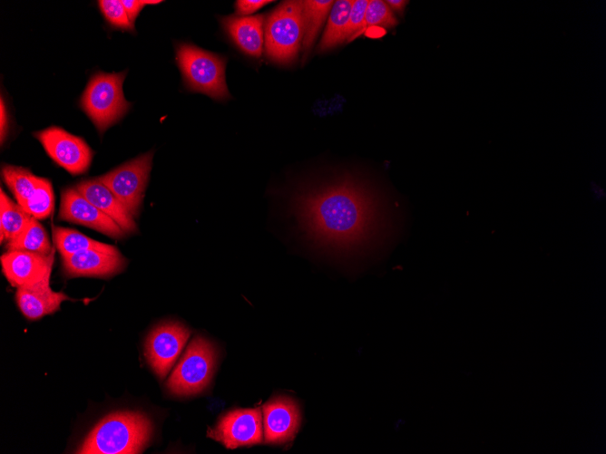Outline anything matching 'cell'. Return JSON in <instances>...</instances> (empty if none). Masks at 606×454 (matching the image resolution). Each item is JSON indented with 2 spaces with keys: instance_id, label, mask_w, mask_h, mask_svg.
Wrapping results in <instances>:
<instances>
[{
  "instance_id": "obj_20",
  "label": "cell",
  "mask_w": 606,
  "mask_h": 454,
  "mask_svg": "<svg viewBox=\"0 0 606 454\" xmlns=\"http://www.w3.org/2000/svg\"><path fill=\"white\" fill-rule=\"evenodd\" d=\"M352 4V0L334 2L326 30L318 44V52H326L346 41V31Z\"/></svg>"
},
{
  "instance_id": "obj_5",
  "label": "cell",
  "mask_w": 606,
  "mask_h": 454,
  "mask_svg": "<svg viewBox=\"0 0 606 454\" xmlns=\"http://www.w3.org/2000/svg\"><path fill=\"white\" fill-rule=\"evenodd\" d=\"M304 36L302 1H284L269 15L265 24V50L278 63H291L298 55Z\"/></svg>"
},
{
  "instance_id": "obj_18",
  "label": "cell",
  "mask_w": 606,
  "mask_h": 454,
  "mask_svg": "<svg viewBox=\"0 0 606 454\" xmlns=\"http://www.w3.org/2000/svg\"><path fill=\"white\" fill-rule=\"evenodd\" d=\"M53 237L54 246L62 256L88 249L114 256L121 254L116 246L93 240L74 229L54 227Z\"/></svg>"
},
{
  "instance_id": "obj_25",
  "label": "cell",
  "mask_w": 606,
  "mask_h": 454,
  "mask_svg": "<svg viewBox=\"0 0 606 454\" xmlns=\"http://www.w3.org/2000/svg\"><path fill=\"white\" fill-rule=\"evenodd\" d=\"M98 5L111 25L127 31H134V24L130 21L122 1L101 0Z\"/></svg>"
},
{
  "instance_id": "obj_13",
  "label": "cell",
  "mask_w": 606,
  "mask_h": 454,
  "mask_svg": "<svg viewBox=\"0 0 606 454\" xmlns=\"http://www.w3.org/2000/svg\"><path fill=\"white\" fill-rule=\"evenodd\" d=\"M300 421L299 408L293 400L278 397L269 401L263 406L265 442L281 444L291 440Z\"/></svg>"
},
{
  "instance_id": "obj_3",
  "label": "cell",
  "mask_w": 606,
  "mask_h": 454,
  "mask_svg": "<svg viewBox=\"0 0 606 454\" xmlns=\"http://www.w3.org/2000/svg\"><path fill=\"white\" fill-rule=\"evenodd\" d=\"M176 60L186 87L222 101L230 98L225 79L226 59L196 45L181 43Z\"/></svg>"
},
{
  "instance_id": "obj_17",
  "label": "cell",
  "mask_w": 606,
  "mask_h": 454,
  "mask_svg": "<svg viewBox=\"0 0 606 454\" xmlns=\"http://www.w3.org/2000/svg\"><path fill=\"white\" fill-rule=\"evenodd\" d=\"M221 24L235 44L246 54L259 57L264 43V17L225 16Z\"/></svg>"
},
{
  "instance_id": "obj_12",
  "label": "cell",
  "mask_w": 606,
  "mask_h": 454,
  "mask_svg": "<svg viewBox=\"0 0 606 454\" xmlns=\"http://www.w3.org/2000/svg\"><path fill=\"white\" fill-rule=\"evenodd\" d=\"M54 249L50 254L22 250H7L1 256L3 273L14 287L35 284L51 275L54 260Z\"/></svg>"
},
{
  "instance_id": "obj_14",
  "label": "cell",
  "mask_w": 606,
  "mask_h": 454,
  "mask_svg": "<svg viewBox=\"0 0 606 454\" xmlns=\"http://www.w3.org/2000/svg\"><path fill=\"white\" fill-rule=\"evenodd\" d=\"M66 276H88L110 278L121 273L127 261L120 255H110L99 250L88 249L62 256Z\"/></svg>"
},
{
  "instance_id": "obj_1",
  "label": "cell",
  "mask_w": 606,
  "mask_h": 454,
  "mask_svg": "<svg viewBox=\"0 0 606 454\" xmlns=\"http://www.w3.org/2000/svg\"><path fill=\"white\" fill-rule=\"evenodd\" d=\"M294 208L307 235L324 246L358 245L376 234L381 223L373 197L348 179L301 193Z\"/></svg>"
},
{
  "instance_id": "obj_28",
  "label": "cell",
  "mask_w": 606,
  "mask_h": 454,
  "mask_svg": "<svg viewBox=\"0 0 606 454\" xmlns=\"http://www.w3.org/2000/svg\"><path fill=\"white\" fill-rule=\"evenodd\" d=\"M272 1L267 0H239L235 3L237 14L240 15L250 14Z\"/></svg>"
},
{
  "instance_id": "obj_7",
  "label": "cell",
  "mask_w": 606,
  "mask_h": 454,
  "mask_svg": "<svg viewBox=\"0 0 606 454\" xmlns=\"http://www.w3.org/2000/svg\"><path fill=\"white\" fill-rule=\"evenodd\" d=\"M153 151L127 161L99 177L135 218L139 216L149 180Z\"/></svg>"
},
{
  "instance_id": "obj_11",
  "label": "cell",
  "mask_w": 606,
  "mask_h": 454,
  "mask_svg": "<svg viewBox=\"0 0 606 454\" xmlns=\"http://www.w3.org/2000/svg\"><path fill=\"white\" fill-rule=\"evenodd\" d=\"M59 219L83 225L112 238L127 235L111 217L86 199L75 188L63 190Z\"/></svg>"
},
{
  "instance_id": "obj_16",
  "label": "cell",
  "mask_w": 606,
  "mask_h": 454,
  "mask_svg": "<svg viewBox=\"0 0 606 454\" xmlns=\"http://www.w3.org/2000/svg\"><path fill=\"white\" fill-rule=\"evenodd\" d=\"M75 188L93 205L115 221L126 234L137 231L134 217L99 179H83Z\"/></svg>"
},
{
  "instance_id": "obj_29",
  "label": "cell",
  "mask_w": 606,
  "mask_h": 454,
  "mask_svg": "<svg viewBox=\"0 0 606 454\" xmlns=\"http://www.w3.org/2000/svg\"><path fill=\"white\" fill-rule=\"evenodd\" d=\"M0 132H1V142L4 141L5 136L6 135L7 132V128H8V118H7V112L5 109V105L4 103L3 98H1V105H0Z\"/></svg>"
},
{
  "instance_id": "obj_24",
  "label": "cell",
  "mask_w": 606,
  "mask_h": 454,
  "mask_svg": "<svg viewBox=\"0 0 606 454\" xmlns=\"http://www.w3.org/2000/svg\"><path fill=\"white\" fill-rule=\"evenodd\" d=\"M396 24L397 20L386 1H369L362 24V31L369 26L380 25L386 28H390Z\"/></svg>"
},
{
  "instance_id": "obj_22",
  "label": "cell",
  "mask_w": 606,
  "mask_h": 454,
  "mask_svg": "<svg viewBox=\"0 0 606 454\" xmlns=\"http://www.w3.org/2000/svg\"><path fill=\"white\" fill-rule=\"evenodd\" d=\"M334 4L331 0H305L303 5L304 36L302 49L307 56Z\"/></svg>"
},
{
  "instance_id": "obj_26",
  "label": "cell",
  "mask_w": 606,
  "mask_h": 454,
  "mask_svg": "<svg viewBox=\"0 0 606 454\" xmlns=\"http://www.w3.org/2000/svg\"><path fill=\"white\" fill-rule=\"evenodd\" d=\"M368 3V0L353 1L346 31V41L347 39L348 41L352 40L356 35L361 33Z\"/></svg>"
},
{
  "instance_id": "obj_21",
  "label": "cell",
  "mask_w": 606,
  "mask_h": 454,
  "mask_svg": "<svg viewBox=\"0 0 606 454\" xmlns=\"http://www.w3.org/2000/svg\"><path fill=\"white\" fill-rule=\"evenodd\" d=\"M0 198V237L1 242L7 243L24 231L33 217L10 199L2 188Z\"/></svg>"
},
{
  "instance_id": "obj_19",
  "label": "cell",
  "mask_w": 606,
  "mask_h": 454,
  "mask_svg": "<svg viewBox=\"0 0 606 454\" xmlns=\"http://www.w3.org/2000/svg\"><path fill=\"white\" fill-rule=\"evenodd\" d=\"M2 174L17 204L22 208L35 197L46 179L34 176L26 169L12 165L4 166Z\"/></svg>"
},
{
  "instance_id": "obj_15",
  "label": "cell",
  "mask_w": 606,
  "mask_h": 454,
  "mask_svg": "<svg viewBox=\"0 0 606 454\" xmlns=\"http://www.w3.org/2000/svg\"><path fill=\"white\" fill-rule=\"evenodd\" d=\"M50 275L29 285L17 288L16 304L29 320H37L59 310L64 301L73 300L63 292H54L50 287Z\"/></svg>"
},
{
  "instance_id": "obj_23",
  "label": "cell",
  "mask_w": 606,
  "mask_h": 454,
  "mask_svg": "<svg viewBox=\"0 0 606 454\" xmlns=\"http://www.w3.org/2000/svg\"><path fill=\"white\" fill-rule=\"evenodd\" d=\"M7 250H22L48 255L52 247L44 227L38 219L32 217L24 231L5 245Z\"/></svg>"
},
{
  "instance_id": "obj_9",
  "label": "cell",
  "mask_w": 606,
  "mask_h": 454,
  "mask_svg": "<svg viewBox=\"0 0 606 454\" xmlns=\"http://www.w3.org/2000/svg\"><path fill=\"white\" fill-rule=\"evenodd\" d=\"M190 335L191 331L178 322L161 324L149 333L145 356L160 379H163L174 365Z\"/></svg>"
},
{
  "instance_id": "obj_27",
  "label": "cell",
  "mask_w": 606,
  "mask_h": 454,
  "mask_svg": "<svg viewBox=\"0 0 606 454\" xmlns=\"http://www.w3.org/2000/svg\"><path fill=\"white\" fill-rule=\"evenodd\" d=\"M161 2V1L156 0H122V4L130 21L134 24V21L137 18L139 13L146 5H156Z\"/></svg>"
},
{
  "instance_id": "obj_4",
  "label": "cell",
  "mask_w": 606,
  "mask_h": 454,
  "mask_svg": "<svg viewBox=\"0 0 606 454\" xmlns=\"http://www.w3.org/2000/svg\"><path fill=\"white\" fill-rule=\"evenodd\" d=\"M126 72L93 74L80 100V107L100 133L117 122L129 110L122 83Z\"/></svg>"
},
{
  "instance_id": "obj_8",
  "label": "cell",
  "mask_w": 606,
  "mask_h": 454,
  "mask_svg": "<svg viewBox=\"0 0 606 454\" xmlns=\"http://www.w3.org/2000/svg\"><path fill=\"white\" fill-rule=\"evenodd\" d=\"M34 135L47 154L71 174H82L89 169L93 151L82 138L59 127H50Z\"/></svg>"
},
{
  "instance_id": "obj_30",
  "label": "cell",
  "mask_w": 606,
  "mask_h": 454,
  "mask_svg": "<svg viewBox=\"0 0 606 454\" xmlns=\"http://www.w3.org/2000/svg\"><path fill=\"white\" fill-rule=\"evenodd\" d=\"M387 5L390 7L392 11H396L397 13H402L407 5L408 1L405 0H387L386 1Z\"/></svg>"
},
{
  "instance_id": "obj_10",
  "label": "cell",
  "mask_w": 606,
  "mask_h": 454,
  "mask_svg": "<svg viewBox=\"0 0 606 454\" xmlns=\"http://www.w3.org/2000/svg\"><path fill=\"white\" fill-rule=\"evenodd\" d=\"M208 437L221 442L228 449L261 443L262 414L259 408L233 410L224 414Z\"/></svg>"
},
{
  "instance_id": "obj_2",
  "label": "cell",
  "mask_w": 606,
  "mask_h": 454,
  "mask_svg": "<svg viewBox=\"0 0 606 454\" xmlns=\"http://www.w3.org/2000/svg\"><path fill=\"white\" fill-rule=\"evenodd\" d=\"M152 433L150 419L141 411H118L103 418L88 433L76 453H141Z\"/></svg>"
},
{
  "instance_id": "obj_6",
  "label": "cell",
  "mask_w": 606,
  "mask_h": 454,
  "mask_svg": "<svg viewBox=\"0 0 606 454\" xmlns=\"http://www.w3.org/2000/svg\"><path fill=\"white\" fill-rule=\"evenodd\" d=\"M215 360L213 345L203 337L193 338L167 381L168 390L177 396L202 391L211 380Z\"/></svg>"
}]
</instances>
